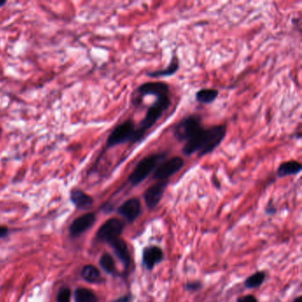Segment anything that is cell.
<instances>
[{"mask_svg":"<svg viewBox=\"0 0 302 302\" xmlns=\"http://www.w3.org/2000/svg\"><path fill=\"white\" fill-rule=\"evenodd\" d=\"M226 133V124L216 125L209 129L202 128L184 143L183 154L185 156H191L195 153H198L199 157L209 155L219 146Z\"/></svg>","mask_w":302,"mask_h":302,"instance_id":"obj_1","label":"cell"},{"mask_svg":"<svg viewBox=\"0 0 302 302\" xmlns=\"http://www.w3.org/2000/svg\"><path fill=\"white\" fill-rule=\"evenodd\" d=\"M171 105L170 92L162 94L156 97V100L148 108L146 115L135 130L132 144L139 143L144 139L145 135L161 119Z\"/></svg>","mask_w":302,"mask_h":302,"instance_id":"obj_2","label":"cell"},{"mask_svg":"<svg viewBox=\"0 0 302 302\" xmlns=\"http://www.w3.org/2000/svg\"><path fill=\"white\" fill-rule=\"evenodd\" d=\"M166 153H157L145 156L138 162L133 171L131 172L128 181L132 186L141 184L146 177L154 173L155 169L166 158Z\"/></svg>","mask_w":302,"mask_h":302,"instance_id":"obj_3","label":"cell"},{"mask_svg":"<svg viewBox=\"0 0 302 302\" xmlns=\"http://www.w3.org/2000/svg\"><path fill=\"white\" fill-rule=\"evenodd\" d=\"M202 128V116L193 114L188 115L176 123L173 128V135L176 140L185 143Z\"/></svg>","mask_w":302,"mask_h":302,"instance_id":"obj_4","label":"cell"},{"mask_svg":"<svg viewBox=\"0 0 302 302\" xmlns=\"http://www.w3.org/2000/svg\"><path fill=\"white\" fill-rule=\"evenodd\" d=\"M135 123L131 120H127L123 123L119 124L112 130L111 133L107 139V147L112 148L120 144L129 143L132 144L135 135Z\"/></svg>","mask_w":302,"mask_h":302,"instance_id":"obj_5","label":"cell"},{"mask_svg":"<svg viewBox=\"0 0 302 302\" xmlns=\"http://www.w3.org/2000/svg\"><path fill=\"white\" fill-rule=\"evenodd\" d=\"M184 166V159L175 156L161 162L153 173V178L159 181H167L170 176L179 172Z\"/></svg>","mask_w":302,"mask_h":302,"instance_id":"obj_6","label":"cell"},{"mask_svg":"<svg viewBox=\"0 0 302 302\" xmlns=\"http://www.w3.org/2000/svg\"><path fill=\"white\" fill-rule=\"evenodd\" d=\"M170 92L169 85L164 82H147V83L141 84L137 88L134 93L132 102L134 105L138 106L143 100V97L145 96H155V97L162 95V94L169 93Z\"/></svg>","mask_w":302,"mask_h":302,"instance_id":"obj_7","label":"cell"},{"mask_svg":"<svg viewBox=\"0 0 302 302\" xmlns=\"http://www.w3.org/2000/svg\"><path fill=\"white\" fill-rule=\"evenodd\" d=\"M124 225L123 223L117 218H111L108 220L106 223L97 230V240L110 243L111 241L121 237L123 233Z\"/></svg>","mask_w":302,"mask_h":302,"instance_id":"obj_8","label":"cell"},{"mask_svg":"<svg viewBox=\"0 0 302 302\" xmlns=\"http://www.w3.org/2000/svg\"><path fill=\"white\" fill-rule=\"evenodd\" d=\"M168 181H159L158 183L153 184L144 191V202L150 210L156 209L159 205L164 195L166 188L168 187Z\"/></svg>","mask_w":302,"mask_h":302,"instance_id":"obj_9","label":"cell"},{"mask_svg":"<svg viewBox=\"0 0 302 302\" xmlns=\"http://www.w3.org/2000/svg\"><path fill=\"white\" fill-rule=\"evenodd\" d=\"M119 215L123 216L128 223H133L141 214V202L138 198H131L119 207Z\"/></svg>","mask_w":302,"mask_h":302,"instance_id":"obj_10","label":"cell"},{"mask_svg":"<svg viewBox=\"0 0 302 302\" xmlns=\"http://www.w3.org/2000/svg\"><path fill=\"white\" fill-rule=\"evenodd\" d=\"M96 221V216L93 213H88L76 218L69 226V234L73 237L80 236L92 227Z\"/></svg>","mask_w":302,"mask_h":302,"instance_id":"obj_11","label":"cell"},{"mask_svg":"<svg viewBox=\"0 0 302 302\" xmlns=\"http://www.w3.org/2000/svg\"><path fill=\"white\" fill-rule=\"evenodd\" d=\"M164 255L162 249L156 245L146 246L143 250L142 261L144 268L148 270H152L157 264L162 263Z\"/></svg>","mask_w":302,"mask_h":302,"instance_id":"obj_12","label":"cell"},{"mask_svg":"<svg viewBox=\"0 0 302 302\" xmlns=\"http://www.w3.org/2000/svg\"><path fill=\"white\" fill-rule=\"evenodd\" d=\"M108 244L111 245L112 248L114 249L115 256L118 257V259L121 261V263H123L124 268L128 269L131 263V256L126 242L119 237L115 240L111 241Z\"/></svg>","mask_w":302,"mask_h":302,"instance_id":"obj_13","label":"cell"},{"mask_svg":"<svg viewBox=\"0 0 302 302\" xmlns=\"http://www.w3.org/2000/svg\"><path fill=\"white\" fill-rule=\"evenodd\" d=\"M70 198L77 209H88L93 204V198L80 189H73L70 192Z\"/></svg>","mask_w":302,"mask_h":302,"instance_id":"obj_14","label":"cell"},{"mask_svg":"<svg viewBox=\"0 0 302 302\" xmlns=\"http://www.w3.org/2000/svg\"><path fill=\"white\" fill-rule=\"evenodd\" d=\"M179 69V61L176 55H174L169 65L163 69H159L155 71H150L146 75L152 78H160V77H166V76H171L175 75L177 70Z\"/></svg>","mask_w":302,"mask_h":302,"instance_id":"obj_15","label":"cell"},{"mask_svg":"<svg viewBox=\"0 0 302 302\" xmlns=\"http://www.w3.org/2000/svg\"><path fill=\"white\" fill-rule=\"evenodd\" d=\"M301 169V164L298 162H296V161L284 162L278 166L277 175L278 177L295 176V175H298V173H300Z\"/></svg>","mask_w":302,"mask_h":302,"instance_id":"obj_16","label":"cell"},{"mask_svg":"<svg viewBox=\"0 0 302 302\" xmlns=\"http://www.w3.org/2000/svg\"><path fill=\"white\" fill-rule=\"evenodd\" d=\"M219 95V91L216 89H202L196 93V100L202 104H211L216 100Z\"/></svg>","mask_w":302,"mask_h":302,"instance_id":"obj_17","label":"cell"},{"mask_svg":"<svg viewBox=\"0 0 302 302\" xmlns=\"http://www.w3.org/2000/svg\"><path fill=\"white\" fill-rule=\"evenodd\" d=\"M82 277L84 280L89 283H98L101 278L99 270L93 265H86L83 267Z\"/></svg>","mask_w":302,"mask_h":302,"instance_id":"obj_18","label":"cell"},{"mask_svg":"<svg viewBox=\"0 0 302 302\" xmlns=\"http://www.w3.org/2000/svg\"><path fill=\"white\" fill-rule=\"evenodd\" d=\"M76 302H97V298L93 291L85 288H78L75 291Z\"/></svg>","mask_w":302,"mask_h":302,"instance_id":"obj_19","label":"cell"},{"mask_svg":"<svg viewBox=\"0 0 302 302\" xmlns=\"http://www.w3.org/2000/svg\"><path fill=\"white\" fill-rule=\"evenodd\" d=\"M266 278V274L263 271H258L252 276L247 277L245 282V286L248 289L253 288H258L263 284Z\"/></svg>","mask_w":302,"mask_h":302,"instance_id":"obj_20","label":"cell"},{"mask_svg":"<svg viewBox=\"0 0 302 302\" xmlns=\"http://www.w3.org/2000/svg\"><path fill=\"white\" fill-rule=\"evenodd\" d=\"M99 265L101 268L110 275L115 274L116 269H115V260L109 254H104L99 259Z\"/></svg>","mask_w":302,"mask_h":302,"instance_id":"obj_21","label":"cell"},{"mask_svg":"<svg viewBox=\"0 0 302 302\" xmlns=\"http://www.w3.org/2000/svg\"><path fill=\"white\" fill-rule=\"evenodd\" d=\"M71 291L69 288H62L57 295V302H70Z\"/></svg>","mask_w":302,"mask_h":302,"instance_id":"obj_22","label":"cell"},{"mask_svg":"<svg viewBox=\"0 0 302 302\" xmlns=\"http://www.w3.org/2000/svg\"><path fill=\"white\" fill-rule=\"evenodd\" d=\"M202 287V282L199 281H193V282H189L187 284L184 285V288L187 291H198Z\"/></svg>","mask_w":302,"mask_h":302,"instance_id":"obj_23","label":"cell"},{"mask_svg":"<svg viewBox=\"0 0 302 302\" xmlns=\"http://www.w3.org/2000/svg\"><path fill=\"white\" fill-rule=\"evenodd\" d=\"M237 302H258V299L254 295H245L237 298Z\"/></svg>","mask_w":302,"mask_h":302,"instance_id":"obj_24","label":"cell"},{"mask_svg":"<svg viewBox=\"0 0 302 302\" xmlns=\"http://www.w3.org/2000/svg\"><path fill=\"white\" fill-rule=\"evenodd\" d=\"M131 298H132V297H131V295L130 294L124 295L123 297L117 298V299L114 302H130L131 301Z\"/></svg>","mask_w":302,"mask_h":302,"instance_id":"obj_25","label":"cell"},{"mask_svg":"<svg viewBox=\"0 0 302 302\" xmlns=\"http://www.w3.org/2000/svg\"><path fill=\"white\" fill-rule=\"evenodd\" d=\"M8 230L6 227L0 226V238L4 237L8 235Z\"/></svg>","mask_w":302,"mask_h":302,"instance_id":"obj_26","label":"cell"},{"mask_svg":"<svg viewBox=\"0 0 302 302\" xmlns=\"http://www.w3.org/2000/svg\"><path fill=\"white\" fill-rule=\"evenodd\" d=\"M293 302H302V297L301 296H298V298H295Z\"/></svg>","mask_w":302,"mask_h":302,"instance_id":"obj_27","label":"cell"},{"mask_svg":"<svg viewBox=\"0 0 302 302\" xmlns=\"http://www.w3.org/2000/svg\"><path fill=\"white\" fill-rule=\"evenodd\" d=\"M7 4V2L6 1H0V8H2L3 6Z\"/></svg>","mask_w":302,"mask_h":302,"instance_id":"obj_28","label":"cell"},{"mask_svg":"<svg viewBox=\"0 0 302 302\" xmlns=\"http://www.w3.org/2000/svg\"><path fill=\"white\" fill-rule=\"evenodd\" d=\"M1 132H2V130H1V129H0V133H1Z\"/></svg>","mask_w":302,"mask_h":302,"instance_id":"obj_29","label":"cell"}]
</instances>
